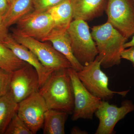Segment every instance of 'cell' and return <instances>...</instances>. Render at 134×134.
Instances as JSON below:
<instances>
[{
  "label": "cell",
  "mask_w": 134,
  "mask_h": 134,
  "mask_svg": "<svg viewBox=\"0 0 134 134\" xmlns=\"http://www.w3.org/2000/svg\"><path fill=\"white\" fill-rule=\"evenodd\" d=\"M125 48L121 54V59L128 60L132 63L134 68V46Z\"/></svg>",
  "instance_id": "23"
},
{
  "label": "cell",
  "mask_w": 134,
  "mask_h": 134,
  "mask_svg": "<svg viewBox=\"0 0 134 134\" xmlns=\"http://www.w3.org/2000/svg\"><path fill=\"white\" fill-rule=\"evenodd\" d=\"M68 114L63 111L48 109L45 114L43 134H65V124Z\"/></svg>",
  "instance_id": "16"
},
{
  "label": "cell",
  "mask_w": 134,
  "mask_h": 134,
  "mask_svg": "<svg viewBox=\"0 0 134 134\" xmlns=\"http://www.w3.org/2000/svg\"><path fill=\"white\" fill-rule=\"evenodd\" d=\"M132 2H133V3H134V0H132Z\"/></svg>",
  "instance_id": "29"
},
{
  "label": "cell",
  "mask_w": 134,
  "mask_h": 134,
  "mask_svg": "<svg viewBox=\"0 0 134 134\" xmlns=\"http://www.w3.org/2000/svg\"><path fill=\"white\" fill-rule=\"evenodd\" d=\"M134 111V104L130 100H123L120 107L102 100L94 114L99 120L95 134H114V127L117 122Z\"/></svg>",
  "instance_id": "9"
},
{
  "label": "cell",
  "mask_w": 134,
  "mask_h": 134,
  "mask_svg": "<svg viewBox=\"0 0 134 134\" xmlns=\"http://www.w3.org/2000/svg\"><path fill=\"white\" fill-rule=\"evenodd\" d=\"M71 79L74 95V109L72 120L79 119H92L102 100L94 96L84 86L72 68L68 69Z\"/></svg>",
  "instance_id": "6"
},
{
  "label": "cell",
  "mask_w": 134,
  "mask_h": 134,
  "mask_svg": "<svg viewBox=\"0 0 134 134\" xmlns=\"http://www.w3.org/2000/svg\"><path fill=\"white\" fill-rule=\"evenodd\" d=\"M100 63L96 57L95 59L88 65L83 66L77 75L84 86L90 93L102 100L112 98L115 94L125 97L129 91H115L108 87L109 78L101 70Z\"/></svg>",
  "instance_id": "4"
},
{
  "label": "cell",
  "mask_w": 134,
  "mask_h": 134,
  "mask_svg": "<svg viewBox=\"0 0 134 134\" xmlns=\"http://www.w3.org/2000/svg\"><path fill=\"white\" fill-rule=\"evenodd\" d=\"M33 8L32 0H14L3 16L4 25L8 28L16 24L23 17L31 12Z\"/></svg>",
  "instance_id": "17"
},
{
  "label": "cell",
  "mask_w": 134,
  "mask_h": 134,
  "mask_svg": "<svg viewBox=\"0 0 134 134\" xmlns=\"http://www.w3.org/2000/svg\"><path fill=\"white\" fill-rule=\"evenodd\" d=\"M18 103L11 92L0 97V134H4L12 118L17 113Z\"/></svg>",
  "instance_id": "18"
},
{
  "label": "cell",
  "mask_w": 134,
  "mask_h": 134,
  "mask_svg": "<svg viewBox=\"0 0 134 134\" xmlns=\"http://www.w3.org/2000/svg\"><path fill=\"white\" fill-rule=\"evenodd\" d=\"M67 31L74 55L79 62L85 66L93 61L98 52L86 21L74 19Z\"/></svg>",
  "instance_id": "3"
},
{
  "label": "cell",
  "mask_w": 134,
  "mask_h": 134,
  "mask_svg": "<svg viewBox=\"0 0 134 134\" xmlns=\"http://www.w3.org/2000/svg\"><path fill=\"white\" fill-rule=\"evenodd\" d=\"M105 0H70L73 18L90 21L103 13Z\"/></svg>",
  "instance_id": "14"
},
{
  "label": "cell",
  "mask_w": 134,
  "mask_h": 134,
  "mask_svg": "<svg viewBox=\"0 0 134 134\" xmlns=\"http://www.w3.org/2000/svg\"><path fill=\"white\" fill-rule=\"evenodd\" d=\"M54 24L53 29L68 30L73 18V10L70 0H66L47 10Z\"/></svg>",
  "instance_id": "15"
},
{
  "label": "cell",
  "mask_w": 134,
  "mask_h": 134,
  "mask_svg": "<svg viewBox=\"0 0 134 134\" xmlns=\"http://www.w3.org/2000/svg\"><path fill=\"white\" fill-rule=\"evenodd\" d=\"M39 89L38 75L31 65L27 63L12 73L10 91L18 103L38 92Z\"/></svg>",
  "instance_id": "11"
},
{
  "label": "cell",
  "mask_w": 134,
  "mask_h": 134,
  "mask_svg": "<svg viewBox=\"0 0 134 134\" xmlns=\"http://www.w3.org/2000/svg\"><path fill=\"white\" fill-rule=\"evenodd\" d=\"M11 36L17 42L33 53L46 68L53 70L72 68L68 60L53 46L31 37L14 33Z\"/></svg>",
  "instance_id": "5"
},
{
  "label": "cell",
  "mask_w": 134,
  "mask_h": 134,
  "mask_svg": "<svg viewBox=\"0 0 134 134\" xmlns=\"http://www.w3.org/2000/svg\"><path fill=\"white\" fill-rule=\"evenodd\" d=\"M9 6L8 0H0V15H4L7 12Z\"/></svg>",
  "instance_id": "25"
},
{
  "label": "cell",
  "mask_w": 134,
  "mask_h": 134,
  "mask_svg": "<svg viewBox=\"0 0 134 134\" xmlns=\"http://www.w3.org/2000/svg\"><path fill=\"white\" fill-rule=\"evenodd\" d=\"M41 41L51 42L53 47L68 60L72 68L76 72H79L83 68V66L74 55L70 38L67 31H63L53 29L50 34Z\"/></svg>",
  "instance_id": "13"
},
{
  "label": "cell",
  "mask_w": 134,
  "mask_h": 134,
  "mask_svg": "<svg viewBox=\"0 0 134 134\" xmlns=\"http://www.w3.org/2000/svg\"><path fill=\"white\" fill-rule=\"evenodd\" d=\"M4 134H33L16 114L12 118Z\"/></svg>",
  "instance_id": "20"
},
{
  "label": "cell",
  "mask_w": 134,
  "mask_h": 134,
  "mask_svg": "<svg viewBox=\"0 0 134 134\" xmlns=\"http://www.w3.org/2000/svg\"><path fill=\"white\" fill-rule=\"evenodd\" d=\"M27 63L20 59L3 43H0V68L13 72Z\"/></svg>",
  "instance_id": "19"
},
{
  "label": "cell",
  "mask_w": 134,
  "mask_h": 134,
  "mask_svg": "<svg viewBox=\"0 0 134 134\" xmlns=\"http://www.w3.org/2000/svg\"><path fill=\"white\" fill-rule=\"evenodd\" d=\"M71 134H86L87 132L84 130H82L77 127H74L70 131Z\"/></svg>",
  "instance_id": "26"
},
{
  "label": "cell",
  "mask_w": 134,
  "mask_h": 134,
  "mask_svg": "<svg viewBox=\"0 0 134 134\" xmlns=\"http://www.w3.org/2000/svg\"><path fill=\"white\" fill-rule=\"evenodd\" d=\"M134 46V36H133L132 40L129 42H126L124 45V48H126Z\"/></svg>",
  "instance_id": "27"
},
{
  "label": "cell",
  "mask_w": 134,
  "mask_h": 134,
  "mask_svg": "<svg viewBox=\"0 0 134 134\" xmlns=\"http://www.w3.org/2000/svg\"><path fill=\"white\" fill-rule=\"evenodd\" d=\"M48 109L38 92L18 103L17 114L32 133L36 134L43 126L45 114Z\"/></svg>",
  "instance_id": "10"
},
{
  "label": "cell",
  "mask_w": 134,
  "mask_h": 134,
  "mask_svg": "<svg viewBox=\"0 0 134 134\" xmlns=\"http://www.w3.org/2000/svg\"><path fill=\"white\" fill-rule=\"evenodd\" d=\"M12 73L0 68V97L5 96L10 91Z\"/></svg>",
  "instance_id": "21"
},
{
  "label": "cell",
  "mask_w": 134,
  "mask_h": 134,
  "mask_svg": "<svg viewBox=\"0 0 134 134\" xmlns=\"http://www.w3.org/2000/svg\"><path fill=\"white\" fill-rule=\"evenodd\" d=\"M8 2L9 3V4H10V3H11L12 2L14 1V0H8Z\"/></svg>",
  "instance_id": "28"
},
{
  "label": "cell",
  "mask_w": 134,
  "mask_h": 134,
  "mask_svg": "<svg viewBox=\"0 0 134 134\" xmlns=\"http://www.w3.org/2000/svg\"><path fill=\"white\" fill-rule=\"evenodd\" d=\"M107 22L127 39L134 34V3L132 0H108Z\"/></svg>",
  "instance_id": "8"
},
{
  "label": "cell",
  "mask_w": 134,
  "mask_h": 134,
  "mask_svg": "<svg viewBox=\"0 0 134 134\" xmlns=\"http://www.w3.org/2000/svg\"><path fill=\"white\" fill-rule=\"evenodd\" d=\"M48 109L73 114L74 95L68 69L56 70L39 89Z\"/></svg>",
  "instance_id": "1"
},
{
  "label": "cell",
  "mask_w": 134,
  "mask_h": 134,
  "mask_svg": "<svg viewBox=\"0 0 134 134\" xmlns=\"http://www.w3.org/2000/svg\"><path fill=\"white\" fill-rule=\"evenodd\" d=\"M91 34L98 52L97 57L101 66L108 68L120 65L121 54L127 39L107 21L93 26Z\"/></svg>",
  "instance_id": "2"
},
{
  "label": "cell",
  "mask_w": 134,
  "mask_h": 134,
  "mask_svg": "<svg viewBox=\"0 0 134 134\" xmlns=\"http://www.w3.org/2000/svg\"><path fill=\"white\" fill-rule=\"evenodd\" d=\"M10 35L8 28L3 24V16L0 15V43H4Z\"/></svg>",
  "instance_id": "24"
},
{
  "label": "cell",
  "mask_w": 134,
  "mask_h": 134,
  "mask_svg": "<svg viewBox=\"0 0 134 134\" xmlns=\"http://www.w3.org/2000/svg\"><path fill=\"white\" fill-rule=\"evenodd\" d=\"M66 0H32L34 10L47 11L49 9L59 5Z\"/></svg>",
  "instance_id": "22"
},
{
  "label": "cell",
  "mask_w": 134,
  "mask_h": 134,
  "mask_svg": "<svg viewBox=\"0 0 134 134\" xmlns=\"http://www.w3.org/2000/svg\"><path fill=\"white\" fill-rule=\"evenodd\" d=\"M13 33L42 40L53 30L54 24L47 11L34 10L23 17L16 24Z\"/></svg>",
  "instance_id": "7"
},
{
  "label": "cell",
  "mask_w": 134,
  "mask_h": 134,
  "mask_svg": "<svg viewBox=\"0 0 134 134\" xmlns=\"http://www.w3.org/2000/svg\"><path fill=\"white\" fill-rule=\"evenodd\" d=\"M3 44L12 50L19 59L31 65L36 69L39 78L40 88L54 70L43 66L33 53L24 46L17 42L11 35Z\"/></svg>",
  "instance_id": "12"
}]
</instances>
